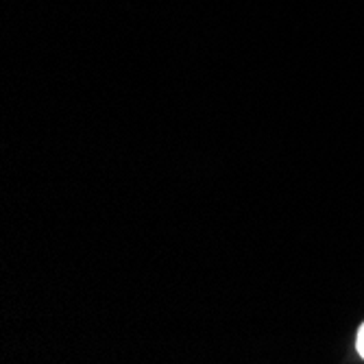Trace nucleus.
<instances>
[{
    "instance_id": "nucleus-1",
    "label": "nucleus",
    "mask_w": 364,
    "mask_h": 364,
    "mask_svg": "<svg viewBox=\"0 0 364 364\" xmlns=\"http://www.w3.org/2000/svg\"><path fill=\"white\" fill-rule=\"evenodd\" d=\"M358 351L364 358V325L360 327V332H358Z\"/></svg>"
}]
</instances>
